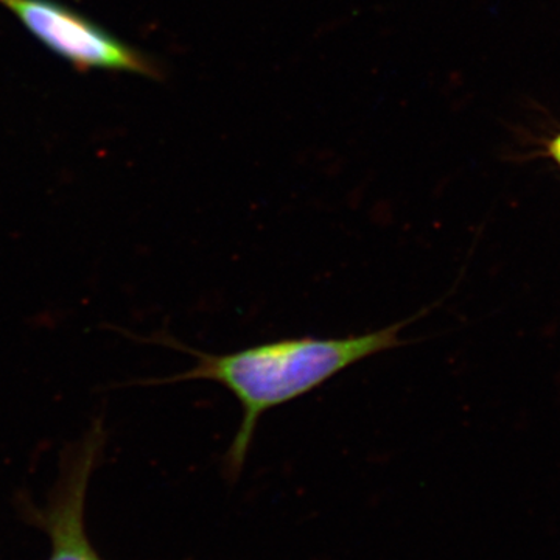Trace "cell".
I'll return each mask as SVG.
<instances>
[{"label":"cell","mask_w":560,"mask_h":560,"mask_svg":"<svg viewBox=\"0 0 560 560\" xmlns=\"http://www.w3.org/2000/svg\"><path fill=\"white\" fill-rule=\"evenodd\" d=\"M32 36L79 70L131 72L161 79L160 65L55 0H2Z\"/></svg>","instance_id":"7a4b0ae2"},{"label":"cell","mask_w":560,"mask_h":560,"mask_svg":"<svg viewBox=\"0 0 560 560\" xmlns=\"http://www.w3.org/2000/svg\"><path fill=\"white\" fill-rule=\"evenodd\" d=\"M0 2H2V0H0Z\"/></svg>","instance_id":"5b68a950"},{"label":"cell","mask_w":560,"mask_h":560,"mask_svg":"<svg viewBox=\"0 0 560 560\" xmlns=\"http://www.w3.org/2000/svg\"><path fill=\"white\" fill-rule=\"evenodd\" d=\"M548 154H550L551 160L555 161L560 168V132L548 143Z\"/></svg>","instance_id":"277c9868"},{"label":"cell","mask_w":560,"mask_h":560,"mask_svg":"<svg viewBox=\"0 0 560 560\" xmlns=\"http://www.w3.org/2000/svg\"><path fill=\"white\" fill-rule=\"evenodd\" d=\"M108 441L105 416L92 420L90 430L61 452L60 475L43 508L25 501L28 522L46 533L50 541L47 560H103L88 536L84 510L92 471L101 463Z\"/></svg>","instance_id":"3957f363"},{"label":"cell","mask_w":560,"mask_h":560,"mask_svg":"<svg viewBox=\"0 0 560 560\" xmlns=\"http://www.w3.org/2000/svg\"><path fill=\"white\" fill-rule=\"evenodd\" d=\"M418 316L368 334L342 338H283L221 355L187 348L172 337H151L147 341L190 353L197 360L195 366L171 377L127 385L208 381L231 390L241 401L243 411L241 427L224 455L228 477L235 480L248 458L260 419L268 411L318 389L360 361L408 345L400 334Z\"/></svg>","instance_id":"6da1fadb"}]
</instances>
